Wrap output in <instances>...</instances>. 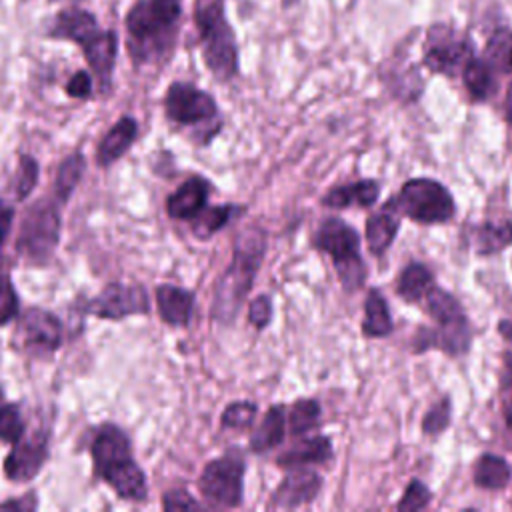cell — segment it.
Listing matches in <instances>:
<instances>
[{
	"instance_id": "obj_1",
	"label": "cell",
	"mask_w": 512,
	"mask_h": 512,
	"mask_svg": "<svg viewBox=\"0 0 512 512\" xmlns=\"http://www.w3.org/2000/svg\"><path fill=\"white\" fill-rule=\"evenodd\" d=\"M182 16L180 0H136L126 14V46L134 64L166 58Z\"/></svg>"
},
{
	"instance_id": "obj_2",
	"label": "cell",
	"mask_w": 512,
	"mask_h": 512,
	"mask_svg": "<svg viewBox=\"0 0 512 512\" xmlns=\"http://www.w3.org/2000/svg\"><path fill=\"white\" fill-rule=\"evenodd\" d=\"M266 252V234L258 226L242 230L236 238L232 260L214 286L210 316L218 322H232L240 312Z\"/></svg>"
},
{
	"instance_id": "obj_3",
	"label": "cell",
	"mask_w": 512,
	"mask_h": 512,
	"mask_svg": "<svg viewBox=\"0 0 512 512\" xmlns=\"http://www.w3.org/2000/svg\"><path fill=\"white\" fill-rule=\"evenodd\" d=\"M192 18L200 34L206 68L220 82L232 80L238 74V46L226 20L224 0H194Z\"/></svg>"
},
{
	"instance_id": "obj_4",
	"label": "cell",
	"mask_w": 512,
	"mask_h": 512,
	"mask_svg": "<svg viewBox=\"0 0 512 512\" xmlns=\"http://www.w3.org/2000/svg\"><path fill=\"white\" fill-rule=\"evenodd\" d=\"M314 246L332 256L342 286L352 292L366 280V266L360 256L358 232L340 218H326L316 234Z\"/></svg>"
},
{
	"instance_id": "obj_5",
	"label": "cell",
	"mask_w": 512,
	"mask_h": 512,
	"mask_svg": "<svg viewBox=\"0 0 512 512\" xmlns=\"http://www.w3.org/2000/svg\"><path fill=\"white\" fill-rule=\"evenodd\" d=\"M60 210L58 204L44 198L34 202L20 224L16 250L32 264H46L58 248Z\"/></svg>"
},
{
	"instance_id": "obj_6",
	"label": "cell",
	"mask_w": 512,
	"mask_h": 512,
	"mask_svg": "<svg viewBox=\"0 0 512 512\" xmlns=\"http://www.w3.org/2000/svg\"><path fill=\"white\" fill-rule=\"evenodd\" d=\"M426 312L438 322L440 328L436 332H430L432 338H420L424 342L418 344V352L428 346H436L442 348L446 354H460L468 348V320L462 306L450 292L432 286L426 294Z\"/></svg>"
},
{
	"instance_id": "obj_7",
	"label": "cell",
	"mask_w": 512,
	"mask_h": 512,
	"mask_svg": "<svg viewBox=\"0 0 512 512\" xmlns=\"http://www.w3.org/2000/svg\"><path fill=\"white\" fill-rule=\"evenodd\" d=\"M394 202L400 214L420 224H440L454 216L452 194L432 178L408 180Z\"/></svg>"
},
{
	"instance_id": "obj_8",
	"label": "cell",
	"mask_w": 512,
	"mask_h": 512,
	"mask_svg": "<svg viewBox=\"0 0 512 512\" xmlns=\"http://www.w3.org/2000/svg\"><path fill=\"white\" fill-rule=\"evenodd\" d=\"M244 470V458L236 450L210 460L198 480V488L206 502L218 508H236L242 502Z\"/></svg>"
},
{
	"instance_id": "obj_9",
	"label": "cell",
	"mask_w": 512,
	"mask_h": 512,
	"mask_svg": "<svg viewBox=\"0 0 512 512\" xmlns=\"http://www.w3.org/2000/svg\"><path fill=\"white\" fill-rule=\"evenodd\" d=\"M474 56V46L466 34H458L448 24H432L424 42V66L434 74L454 76L462 72Z\"/></svg>"
},
{
	"instance_id": "obj_10",
	"label": "cell",
	"mask_w": 512,
	"mask_h": 512,
	"mask_svg": "<svg viewBox=\"0 0 512 512\" xmlns=\"http://www.w3.org/2000/svg\"><path fill=\"white\" fill-rule=\"evenodd\" d=\"M164 108L172 122L184 126L208 122L218 116L216 100L208 92L188 82L170 84L164 96Z\"/></svg>"
},
{
	"instance_id": "obj_11",
	"label": "cell",
	"mask_w": 512,
	"mask_h": 512,
	"mask_svg": "<svg viewBox=\"0 0 512 512\" xmlns=\"http://www.w3.org/2000/svg\"><path fill=\"white\" fill-rule=\"evenodd\" d=\"M148 294L140 284H108L96 298L86 304V312L106 320H120L132 314L148 312Z\"/></svg>"
},
{
	"instance_id": "obj_12",
	"label": "cell",
	"mask_w": 512,
	"mask_h": 512,
	"mask_svg": "<svg viewBox=\"0 0 512 512\" xmlns=\"http://www.w3.org/2000/svg\"><path fill=\"white\" fill-rule=\"evenodd\" d=\"M76 44L82 48L84 58L92 70V74L98 78V84L102 90L110 88L116 54H118V36L114 30H102L98 24L92 26L88 32H84Z\"/></svg>"
},
{
	"instance_id": "obj_13",
	"label": "cell",
	"mask_w": 512,
	"mask_h": 512,
	"mask_svg": "<svg viewBox=\"0 0 512 512\" xmlns=\"http://www.w3.org/2000/svg\"><path fill=\"white\" fill-rule=\"evenodd\" d=\"M48 456V432H34L26 440H18L14 450L4 458V474L14 480H30L38 474Z\"/></svg>"
},
{
	"instance_id": "obj_14",
	"label": "cell",
	"mask_w": 512,
	"mask_h": 512,
	"mask_svg": "<svg viewBox=\"0 0 512 512\" xmlns=\"http://www.w3.org/2000/svg\"><path fill=\"white\" fill-rule=\"evenodd\" d=\"M20 334L28 348L40 352H54L62 344V324L60 320L42 308H28L20 320Z\"/></svg>"
},
{
	"instance_id": "obj_15",
	"label": "cell",
	"mask_w": 512,
	"mask_h": 512,
	"mask_svg": "<svg viewBox=\"0 0 512 512\" xmlns=\"http://www.w3.org/2000/svg\"><path fill=\"white\" fill-rule=\"evenodd\" d=\"M320 488H322V478L314 470L294 468V472H290L274 490L268 502V508H274V510L298 508L302 504L312 502L320 492Z\"/></svg>"
},
{
	"instance_id": "obj_16",
	"label": "cell",
	"mask_w": 512,
	"mask_h": 512,
	"mask_svg": "<svg viewBox=\"0 0 512 512\" xmlns=\"http://www.w3.org/2000/svg\"><path fill=\"white\" fill-rule=\"evenodd\" d=\"M90 454L94 462V472L102 478L110 468L132 458L130 440L118 426L104 424L92 440Z\"/></svg>"
},
{
	"instance_id": "obj_17",
	"label": "cell",
	"mask_w": 512,
	"mask_h": 512,
	"mask_svg": "<svg viewBox=\"0 0 512 512\" xmlns=\"http://www.w3.org/2000/svg\"><path fill=\"white\" fill-rule=\"evenodd\" d=\"M208 182L200 176H192L182 182L168 198H166V212L174 220H192L200 214L208 200Z\"/></svg>"
},
{
	"instance_id": "obj_18",
	"label": "cell",
	"mask_w": 512,
	"mask_h": 512,
	"mask_svg": "<svg viewBox=\"0 0 512 512\" xmlns=\"http://www.w3.org/2000/svg\"><path fill=\"white\" fill-rule=\"evenodd\" d=\"M400 228V210L394 208V200H390L380 212H374L366 220V240L368 248L374 256H380L390 248Z\"/></svg>"
},
{
	"instance_id": "obj_19",
	"label": "cell",
	"mask_w": 512,
	"mask_h": 512,
	"mask_svg": "<svg viewBox=\"0 0 512 512\" xmlns=\"http://www.w3.org/2000/svg\"><path fill=\"white\" fill-rule=\"evenodd\" d=\"M156 308L162 322L170 326H186L194 308V296L184 288L160 284L156 288Z\"/></svg>"
},
{
	"instance_id": "obj_20",
	"label": "cell",
	"mask_w": 512,
	"mask_h": 512,
	"mask_svg": "<svg viewBox=\"0 0 512 512\" xmlns=\"http://www.w3.org/2000/svg\"><path fill=\"white\" fill-rule=\"evenodd\" d=\"M136 134H138V122L132 116H122L100 140L96 148V162L100 166H110L112 162H116L132 146Z\"/></svg>"
},
{
	"instance_id": "obj_21",
	"label": "cell",
	"mask_w": 512,
	"mask_h": 512,
	"mask_svg": "<svg viewBox=\"0 0 512 512\" xmlns=\"http://www.w3.org/2000/svg\"><path fill=\"white\" fill-rule=\"evenodd\" d=\"M102 480H106L114 488V492L124 500H138L140 502V500L146 498V492H148L146 476L132 458H128V460L120 462L118 466L110 468L102 476Z\"/></svg>"
},
{
	"instance_id": "obj_22",
	"label": "cell",
	"mask_w": 512,
	"mask_h": 512,
	"mask_svg": "<svg viewBox=\"0 0 512 512\" xmlns=\"http://www.w3.org/2000/svg\"><path fill=\"white\" fill-rule=\"evenodd\" d=\"M332 458V442L326 436L304 438L294 444L290 450L276 458V464L282 468H302L306 464H322Z\"/></svg>"
},
{
	"instance_id": "obj_23",
	"label": "cell",
	"mask_w": 512,
	"mask_h": 512,
	"mask_svg": "<svg viewBox=\"0 0 512 512\" xmlns=\"http://www.w3.org/2000/svg\"><path fill=\"white\" fill-rule=\"evenodd\" d=\"M378 194H380V186L376 180H358L352 184L332 188L322 198V202L328 208H348V206L370 208L378 200Z\"/></svg>"
},
{
	"instance_id": "obj_24",
	"label": "cell",
	"mask_w": 512,
	"mask_h": 512,
	"mask_svg": "<svg viewBox=\"0 0 512 512\" xmlns=\"http://www.w3.org/2000/svg\"><path fill=\"white\" fill-rule=\"evenodd\" d=\"M390 332H392V318H390L388 302L376 288H372L364 304L362 334L368 338H382V336H388Z\"/></svg>"
},
{
	"instance_id": "obj_25",
	"label": "cell",
	"mask_w": 512,
	"mask_h": 512,
	"mask_svg": "<svg viewBox=\"0 0 512 512\" xmlns=\"http://www.w3.org/2000/svg\"><path fill=\"white\" fill-rule=\"evenodd\" d=\"M284 428H286V410L284 406H270L264 420L260 422L258 430L252 434L250 448L254 452H266L276 448L284 440Z\"/></svg>"
},
{
	"instance_id": "obj_26",
	"label": "cell",
	"mask_w": 512,
	"mask_h": 512,
	"mask_svg": "<svg viewBox=\"0 0 512 512\" xmlns=\"http://www.w3.org/2000/svg\"><path fill=\"white\" fill-rule=\"evenodd\" d=\"M462 80L468 94L474 100H488L496 90V78L492 66L478 56H472L462 68Z\"/></svg>"
},
{
	"instance_id": "obj_27",
	"label": "cell",
	"mask_w": 512,
	"mask_h": 512,
	"mask_svg": "<svg viewBox=\"0 0 512 512\" xmlns=\"http://www.w3.org/2000/svg\"><path fill=\"white\" fill-rule=\"evenodd\" d=\"M512 476L510 464L496 454H482L474 464V484L486 490H500Z\"/></svg>"
},
{
	"instance_id": "obj_28",
	"label": "cell",
	"mask_w": 512,
	"mask_h": 512,
	"mask_svg": "<svg viewBox=\"0 0 512 512\" xmlns=\"http://www.w3.org/2000/svg\"><path fill=\"white\" fill-rule=\"evenodd\" d=\"M434 286V276L432 272L420 264V262H410L402 272L398 280V296L406 302H418L428 294V290Z\"/></svg>"
},
{
	"instance_id": "obj_29",
	"label": "cell",
	"mask_w": 512,
	"mask_h": 512,
	"mask_svg": "<svg viewBox=\"0 0 512 512\" xmlns=\"http://www.w3.org/2000/svg\"><path fill=\"white\" fill-rule=\"evenodd\" d=\"M484 60L498 74L512 72V28L500 26L488 36L484 46Z\"/></svg>"
},
{
	"instance_id": "obj_30",
	"label": "cell",
	"mask_w": 512,
	"mask_h": 512,
	"mask_svg": "<svg viewBox=\"0 0 512 512\" xmlns=\"http://www.w3.org/2000/svg\"><path fill=\"white\" fill-rule=\"evenodd\" d=\"M84 170H86V160H84V156L80 152H74V154L66 156L60 162V166L56 170V178H54L56 198L60 202H66L70 198V194L74 192V188L82 180Z\"/></svg>"
},
{
	"instance_id": "obj_31",
	"label": "cell",
	"mask_w": 512,
	"mask_h": 512,
	"mask_svg": "<svg viewBox=\"0 0 512 512\" xmlns=\"http://www.w3.org/2000/svg\"><path fill=\"white\" fill-rule=\"evenodd\" d=\"M512 244V222H484L476 230V250L480 254H494Z\"/></svg>"
},
{
	"instance_id": "obj_32",
	"label": "cell",
	"mask_w": 512,
	"mask_h": 512,
	"mask_svg": "<svg viewBox=\"0 0 512 512\" xmlns=\"http://www.w3.org/2000/svg\"><path fill=\"white\" fill-rule=\"evenodd\" d=\"M234 208H236V206H230V204L212 206V208L204 206V208L200 210V214L192 218V222H194V226H192V228H194V234L200 236V238L212 236L214 232H218L220 228H224V226L228 224L230 216L234 214Z\"/></svg>"
},
{
	"instance_id": "obj_33",
	"label": "cell",
	"mask_w": 512,
	"mask_h": 512,
	"mask_svg": "<svg viewBox=\"0 0 512 512\" xmlns=\"http://www.w3.org/2000/svg\"><path fill=\"white\" fill-rule=\"evenodd\" d=\"M320 420V404L314 398L296 400L288 414V426L294 436H300L312 430Z\"/></svg>"
},
{
	"instance_id": "obj_34",
	"label": "cell",
	"mask_w": 512,
	"mask_h": 512,
	"mask_svg": "<svg viewBox=\"0 0 512 512\" xmlns=\"http://www.w3.org/2000/svg\"><path fill=\"white\" fill-rule=\"evenodd\" d=\"M256 412H258V406L254 402H232L224 408L222 412V426L224 428H234V430H242V428H248L254 418H256Z\"/></svg>"
},
{
	"instance_id": "obj_35",
	"label": "cell",
	"mask_w": 512,
	"mask_h": 512,
	"mask_svg": "<svg viewBox=\"0 0 512 512\" xmlns=\"http://www.w3.org/2000/svg\"><path fill=\"white\" fill-rule=\"evenodd\" d=\"M450 410H452L450 396H444L434 406H430V410L424 414L422 430L426 434H430V436L442 434L448 428V424H450Z\"/></svg>"
},
{
	"instance_id": "obj_36",
	"label": "cell",
	"mask_w": 512,
	"mask_h": 512,
	"mask_svg": "<svg viewBox=\"0 0 512 512\" xmlns=\"http://www.w3.org/2000/svg\"><path fill=\"white\" fill-rule=\"evenodd\" d=\"M24 434V422L16 404L0 406V440L16 444Z\"/></svg>"
},
{
	"instance_id": "obj_37",
	"label": "cell",
	"mask_w": 512,
	"mask_h": 512,
	"mask_svg": "<svg viewBox=\"0 0 512 512\" xmlns=\"http://www.w3.org/2000/svg\"><path fill=\"white\" fill-rule=\"evenodd\" d=\"M432 500V492L426 484H422L420 480H410V484L404 490L402 500L396 504V508L400 512H412V510H422L430 504Z\"/></svg>"
},
{
	"instance_id": "obj_38",
	"label": "cell",
	"mask_w": 512,
	"mask_h": 512,
	"mask_svg": "<svg viewBox=\"0 0 512 512\" xmlns=\"http://www.w3.org/2000/svg\"><path fill=\"white\" fill-rule=\"evenodd\" d=\"M38 162L32 156H22L18 162V174H16V196L18 200H24L38 182Z\"/></svg>"
},
{
	"instance_id": "obj_39",
	"label": "cell",
	"mask_w": 512,
	"mask_h": 512,
	"mask_svg": "<svg viewBox=\"0 0 512 512\" xmlns=\"http://www.w3.org/2000/svg\"><path fill=\"white\" fill-rule=\"evenodd\" d=\"M18 316V294L8 274L0 272V326Z\"/></svg>"
},
{
	"instance_id": "obj_40",
	"label": "cell",
	"mask_w": 512,
	"mask_h": 512,
	"mask_svg": "<svg viewBox=\"0 0 512 512\" xmlns=\"http://www.w3.org/2000/svg\"><path fill=\"white\" fill-rule=\"evenodd\" d=\"M270 318H272V300H270V296H266V294L256 296L248 306V320L256 328H264V326H268Z\"/></svg>"
},
{
	"instance_id": "obj_41",
	"label": "cell",
	"mask_w": 512,
	"mask_h": 512,
	"mask_svg": "<svg viewBox=\"0 0 512 512\" xmlns=\"http://www.w3.org/2000/svg\"><path fill=\"white\" fill-rule=\"evenodd\" d=\"M202 504L194 500L186 490H170L162 496V508L166 510H182V508H200Z\"/></svg>"
},
{
	"instance_id": "obj_42",
	"label": "cell",
	"mask_w": 512,
	"mask_h": 512,
	"mask_svg": "<svg viewBox=\"0 0 512 512\" xmlns=\"http://www.w3.org/2000/svg\"><path fill=\"white\" fill-rule=\"evenodd\" d=\"M66 94L72 98H88L92 94V76L86 70H78L66 84Z\"/></svg>"
},
{
	"instance_id": "obj_43",
	"label": "cell",
	"mask_w": 512,
	"mask_h": 512,
	"mask_svg": "<svg viewBox=\"0 0 512 512\" xmlns=\"http://www.w3.org/2000/svg\"><path fill=\"white\" fill-rule=\"evenodd\" d=\"M12 218H14V208L0 198V250H2V246L6 242L8 232H10Z\"/></svg>"
},
{
	"instance_id": "obj_44",
	"label": "cell",
	"mask_w": 512,
	"mask_h": 512,
	"mask_svg": "<svg viewBox=\"0 0 512 512\" xmlns=\"http://www.w3.org/2000/svg\"><path fill=\"white\" fill-rule=\"evenodd\" d=\"M36 508V498L30 494L20 500H8L0 502V510H34Z\"/></svg>"
},
{
	"instance_id": "obj_45",
	"label": "cell",
	"mask_w": 512,
	"mask_h": 512,
	"mask_svg": "<svg viewBox=\"0 0 512 512\" xmlns=\"http://www.w3.org/2000/svg\"><path fill=\"white\" fill-rule=\"evenodd\" d=\"M498 332L504 340L512 342V320H500L498 322Z\"/></svg>"
},
{
	"instance_id": "obj_46",
	"label": "cell",
	"mask_w": 512,
	"mask_h": 512,
	"mask_svg": "<svg viewBox=\"0 0 512 512\" xmlns=\"http://www.w3.org/2000/svg\"><path fill=\"white\" fill-rule=\"evenodd\" d=\"M504 110H506V118H508V122L512 124V82L508 84V90H506V98H504Z\"/></svg>"
},
{
	"instance_id": "obj_47",
	"label": "cell",
	"mask_w": 512,
	"mask_h": 512,
	"mask_svg": "<svg viewBox=\"0 0 512 512\" xmlns=\"http://www.w3.org/2000/svg\"><path fill=\"white\" fill-rule=\"evenodd\" d=\"M504 420H506V426L512 432V394L504 400Z\"/></svg>"
},
{
	"instance_id": "obj_48",
	"label": "cell",
	"mask_w": 512,
	"mask_h": 512,
	"mask_svg": "<svg viewBox=\"0 0 512 512\" xmlns=\"http://www.w3.org/2000/svg\"><path fill=\"white\" fill-rule=\"evenodd\" d=\"M504 362H506V368H508V372L512 374V354H506V358H504Z\"/></svg>"
},
{
	"instance_id": "obj_49",
	"label": "cell",
	"mask_w": 512,
	"mask_h": 512,
	"mask_svg": "<svg viewBox=\"0 0 512 512\" xmlns=\"http://www.w3.org/2000/svg\"><path fill=\"white\" fill-rule=\"evenodd\" d=\"M52 2H72V4H76V2H82V0H52Z\"/></svg>"
}]
</instances>
